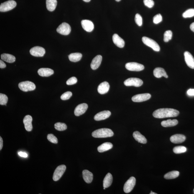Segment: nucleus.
Segmentation results:
<instances>
[{
	"mask_svg": "<svg viewBox=\"0 0 194 194\" xmlns=\"http://www.w3.org/2000/svg\"><path fill=\"white\" fill-rule=\"evenodd\" d=\"M153 73L154 76L157 78H160L163 76L164 77L166 78H168V76L166 72L163 68H156L154 70Z\"/></svg>",
	"mask_w": 194,
	"mask_h": 194,
	"instance_id": "23",
	"label": "nucleus"
},
{
	"mask_svg": "<svg viewBox=\"0 0 194 194\" xmlns=\"http://www.w3.org/2000/svg\"><path fill=\"white\" fill-rule=\"evenodd\" d=\"M135 23L138 26H141L143 25V18L139 14H137L135 15Z\"/></svg>",
	"mask_w": 194,
	"mask_h": 194,
	"instance_id": "39",
	"label": "nucleus"
},
{
	"mask_svg": "<svg viewBox=\"0 0 194 194\" xmlns=\"http://www.w3.org/2000/svg\"><path fill=\"white\" fill-rule=\"evenodd\" d=\"M54 127L56 130L59 131H63L67 129V126L66 124L58 122L55 124Z\"/></svg>",
	"mask_w": 194,
	"mask_h": 194,
	"instance_id": "34",
	"label": "nucleus"
},
{
	"mask_svg": "<svg viewBox=\"0 0 194 194\" xmlns=\"http://www.w3.org/2000/svg\"><path fill=\"white\" fill-rule=\"evenodd\" d=\"M180 112L176 109L171 108H161L153 112V116L156 118L174 117L178 116Z\"/></svg>",
	"mask_w": 194,
	"mask_h": 194,
	"instance_id": "1",
	"label": "nucleus"
},
{
	"mask_svg": "<svg viewBox=\"0 0 194 194\" xmlns=\"http://www.w3.org/2000/svg\"><path fill=\"white\" fill-rule=\"evenodd\" d=\"M83 180L87 183H91L93 179V175L91 172L87 170H83Z\"/></svg>",
	"mask_w": 194,
	"mask_h": 194,
	"instance_id": "25",
	"label": "nucleus"
},
{
	"mask_svg": "<svg viewBox=\"0 0 194 194\" xmlns=\"http://www.w3.org/2000/svg\"><path fill=\"white\" fill-rule=\"evenodd\" d=\"M71 30V26L68 23L66 22L62 23L56 29V31L58 33L64 35H69Z\"/></svg>",
	"mask_w": 194,
	"mask_h": 194,
	"instance_id": "7",
	"label": "nucleus"
},
{
	"mask_svg": "<svg viewBox=\"0 0 194 194\" xmlns=\"http://www.w3.org/2000/svg\"><path fill=\"white\" fill-rule=\"evenodd\" d=\"M109 88V85L108 82H104L98 87V91L100 94H104L108 93Z\"/></svg>",
	"mask_w": 194,
	"mask_h": 194,
	"instance_id": "19",
	"label": "nucleus"
},
{
	"mask_svg": "<svg viewBox=\"0 0 194 194\" xmlns=\"http://www.w3.org/2000/svg\"><path fill=\"white\" fill-rule=\"evenodd\" d=\"M162 17L161 14H159L156 15L153 18V22L155 24H158L162 21Z\"/></svg>",
	"mask_w": 194,
	"mask_h": 194,
	"instance_id": "41",
	"label": "nucleus"
},
{
	"mask_svg": "<svg viewBox=\"0 0 194 194\" xmlns=\"http://www.w3.org/2000/svg\"><path fill=\"white\" fill-rule=\"evenodd\" d=\"M81 23L83 29L88 32H91L94 29V24L91 21L83 20L81 21Z\"/></svg>",
	"mask_w": 194,
	"mask_h": 194,
	"instance_id": "15",
	"label": "nucleus"
},
{
	"mask_svg": "<svg viewBox=\"0 0 194 194\" xmlns=\"http://www.w3.org/2000/svg\"><path fill=\"white\" fill-rule=\"evenodd\" d=\"M66 165H61L57 167L53 174V180L54 181H57L59 180L66 171Z\"/></svg>",
	"mask_w": 194,
	"mask_h": 194,
	"instance_id": "9",
	"label": "nucleus"
},
{
	"mask_svg": "<svg viewBox=\"0 0 194 194\" xmlns=\"http://www.w3.org/2000/svg\"><path fill=\"white\" fill-rule=\"evenodd\" d=\"M1 59L9 63L14 62L16 61V58L12 55L4 53L1 55Z\"/></svg>",
	"mask_w": 194,
	"mask_h": 194,
	"instance_id": "30",
	"label": "nucleus"
},
{
	"mask_svg": "<svg viewBox=\"0 0 194 194\" xmlns=\"http://www.w3.org/2000/svg\"><path fill=\"white\" fill-rule=\"evenodd\" d=\"M102 57L100 55L95 56L92 61L91 64V67L92 69L96 70L99 67L101 64Z\"/></svg>",
	"mask_w": 194,
	"mask_h": 194,
	"instance_id": "20",
	"label": "nucleus"
},
{
	"mask_svg": "<svg viewBox=\"0 0 194 194\" xmlns=\"http://www.w3.org/2000/svg\"><path fill=\"white\" fill-rule=\"evenodd\" d=\"M6 65L5 63L2 61H1V60H0V68H6Z\"/></svg>",
	"mask_w": 194,
	"mask_h": 194,
	"instance_id": "46",
	"label": "nucleus"
},
{
	"mask_svg": "<svg viewBox=\"0 0 194 194\" xmlns=\"http://www.w3.org/2000/svg\"><path fill=\"white\" fill-rule=\"evenodd\" d=\"M47 9L50 11H53L56 9L57 1L56 0H46Z\"/></svg>",
	"mask_w": 194,
	"mask_h": 194,
	"instance_id": "28",
	"label": "nucleus"
},
{
	"mask_svg": "<svg viewBox=\"0 0 194 194\" xmlns=\"http://www.w3.org/2000/svg\"><path fill=\"white\" fill-rule=\"evenodd\" d=\"M150 194H157L156 193H155V192H151V193H150Z\"/></svg>",
	"mask_w": 194,
	"mask_h": 194,
	"instance_id": "50",
	"label": "nucleus"
},
{
	"mask_svg": "<svg viewBox=\"0 0 194 194\" xmlns=\"http://www.w3.org/2000/svg\"><path fill=\"white\" fill-rule=\"evenodd\" d=\"M143 3L146 6L149 8L153 7L154 5L153 0H143Z\"/></svg>",
	"mask_w": 194,
	"mask_h": 194,
	"instance_id": "43",
	"label": "nucleus"
},
{
	"mask_svg": "<svg viewBox=\"0 0 194 194\" xmlns=\"http://www.w3.org/2000/svg\"><path fill=\"white\" fill-rule=\"evenodd\" d=\"M111 113L108 110H105L97 114L94 116V119L96 121H100L108 118L111 115Z\"/></svg>",
	"mask_w": 194,
	"mask_h": 194,
	"instance_id": "16",
	"label": "nucleus"
},
{
	"mask_svg": "<svg viewBox=\"0 0 194 194\" xmlns=\"http://www.w3.org/2000/svg\"><path fill=\"white\" fill-rule=\"evenodd\" d=\"M30 53L33 56L36 57H42L46 53V51L44 48L41 46H35L31 48L30 51Z\"/></svg>",
	"mask_w": 194,
	"mask_h": 194,
	"instance_id": "11",
	"label": "nucleus"
},
{
	"mask_svg": "<svg viewBox=\"0 0 194 194\" xmlns=\"http://www.w3.org/2000/svg\"><path fill=\"white\" fill-rule=\"evenodd\" d=\"M135 182L136 180L135 177H130L127 181L125 182L123 190L125 193H130L133 190L135 185Z\"/></svg>",
	"mask_w": 194,
	"mask_h": 194,
	"instance_id": "10",
	"label": "nucleus"
},
{
	"mask_svg": "<svg viewBox=\"0 0 194 194\" xmlns=\"http://www.w3.org/2000/svg\"><path fill=\"white\" fill-rule=\"evenodd\" d=\"M113 182V177L111 174L108 173L105 177L103 180V187L107 188L111 185Z\"/></svg>",
	"mask_w": 194,
	"mask_h": 194,
	"instance_id": "29",
	"label": "nucleus"
},
{
	"mask_svg": "<svg viewBox=\"0 0 194 194\" xmlns=\"http://www.w3.org/2000/svg\"><path fill=\"white\" fill-rule=\"evenodd\" d=\"M180 175V172L177 171H173L169 172L165 174L164 178L166 180H172L177 178Z\"/></svg>",
	"mask_w": 194,
	"mask_h": 194,
	"instance_id": "32",
	"label": "nucleus"
},
{
	"mask_svg": "<svg viewBox=\"0 0 194 194\" xmlns=\"http://www.w3.org/2000/svg\"><path fill=\"white\" fill-rule=\"evenodd\" d=\"M105 188H105V187H104V190H105Z\"/></svg>",
	"mask_w": 194,
	"mask_h": 194,
	"instance_id": "52",
	"label": "nucleus"
},
{
	"mask_svg": "<svg viewBox=\"0 0 194 194\" xmlns=\"http://www.w3.org/2000/svg\"><path fill=\"white\" fill-rule=\"evenodd\" d=\"M151 98V95L150 93H142L135 95L132 98V101L135 102H141L147 101Z\"/></svg>",
	"mask_w": 194,
	"mask_h": 194,
	"instance_id": "12",
	"label": "nucleus"
},
{
	"mask_svg": "<svg viewBox=\"0 0 194 194\" xmlns=\"http://www.w3.org/2000/svg\"><path fill=\"white\" fill-rule=\"evenodd\" d=\"M33 118L30 115H27L25 117L23 120L25 127L27 131L30 132L33 129V125L32 124Z\"/></svg>",
	"mask_w": 194,
	"mask_h": 194,
	"instance_id": "17",
	"label": "nucleus"
},
{
	"mask_svg": "<svg viewBox=\"0 0 194 194\" xmlns=\"http://www.w3.org/2000/svg\"><path fill=\"white\" fill-rule=\"evenodd\" d=\"M81 53H73L68 56V58L70 61L74 62H76L80 61L82 57Z\"/></svg>",
	"mask_w": 194,
	"mask_h": 194,
	"instance_id": "31",
	"label": "nucleus"
},
{
	"mask_svg": "<svg viewBox=\"0 0 194 194\" xmlns=\"http://www.w3.org/2000/svg\"><path fill=\"white\" fill-rule=\"evenodd\" d=\"M95 138H106L113 136L114 133L110 129L104 128L95 130L92 134Z\"/></svg>",
	"mask_w": 194,
	"mask_h": 194,
	"instance_id": "2",
	"label": "nucleus"
},
{
	"mask_svg": "<svg viewBox=\"0 0 194 194\" xmlns=\"http://www.w3.org/2000/svg\"><path fill=\"white\" fill-rule=\"evenodd\" d=\"M133 135L135 139L138 143L143 144H146L147 143L146 138L140 132L137 131L134 132Z\"/></svg>",
	"mask_w": 194,
	"mask_h": 194,
	"instance_id": "24",
	"label": "nucleus"
},
{
	"mask_svg": "<svg viewBox=\"0 0 194 194\" xmlns=\"http://www.w3.org/2000/svg\"><path fill=\"white\" fill-rule=\"evenodd\" d=\"M113 41L114 43L117 46L120 48H123L124 47L125 42L120 37L118 34H114L113 36Z\"/></svg>",
	"mask_w": 194,
	"mask_h": 194,
	"instance_id": "21",
	"label": "nucleus"
},
{
	"mask_svg": "<svg viewBox=\"0 0 194 194\" xmlns=\"http://www.w3.org/2000/svg\"><path fill=\"white\" fill-rule=\"evenodd\" d=\"M194 16V9H190L187 10L183 13L184 18H190Z\"/></svg>",
	"mask_w": 194,
	"mask_h": 194,
	"instance_id": "36",
	"label": "nucleus"
},
{
	"mask_svg": "<svg viewBox=\"0 0 194 194\" xmlns=\"http://www.w3.org/2000/svg\"><path fill=\"white\" fill-rule=\"evenodd\" d=\"M125 67L127 69L132 71H140L144 69L143 65L136 62L127 63Z\"/></svg>",
	"mask_w": 194,
	"mask_h": 194,
	"instance_id": "8",
	"label": "nucleus"
},
{
	"mask_svg": "<svg viewBox=\"0 0 194 194\" xmlns=\"http://www.w3.org/2000/svg\"><path fill=\"white\" fill-rule=\"evenodd\" d=\"M88 107V105L86 103L81 104L78 105L75 110L74 114L76 116H79L85 113Z\"/></svg>",
	"mask_w": 194,
	"mask_h": 194,
	"instance_id": "13",
	"label": "nucleus"
},
{
	"mask_svg": "<svg viewBox=\"0 0 194 194\" xmlns=\"http://www.w3.org/2000/svg\"><path fill=\"white\" fill-rule=\"evenodd\" d=\"M113 145L110 143H105L100 145L98 148V150L99 153H103L111 149L112 148Z\"/></svg>",
	"mask_w": 194,
	"mask_h": 194,
	"instance_id": "26",
	"label": "nucleus"
},
{
	"mask_svg": "<svg viewBox=\"0 0 194 194\" xmlns=\"http://www.w3.org/2000/svg\"><path fill=\"white\" fill-rule=\"evenodd\" d=\"M18 154L20 156L23 157V158H27L28 157L27 153H24V152H20L19 153H18Z\"/></svg>",
	"mask_w": 194,
	"mask_h": 194,
	"instance_id": "45",
	"label": "nucleus"
},
{
	"mask_svg": "<svg viewBox=\"0 0 194 194\" xmlns=\"http://www.w3.org/2000/svg\"><path fill=\"white\" fill-rule=\"evenodd\" d=\"M186 140V137L185 135L181 134H176L172 135L170 138L172 143L175 144L180 143H183Z\"/></svg>",
	"mask_w": 194,
	"mask_h": 194,
	"instance_id": "18",
	"label": "nucleus"
},
{
	"mask_svg": "<svg viewBox=\"0 0 194 194\" xmlns=\"http://www.w3.org/2000/svg\"><path fill=\"white\" fill-rule=\"evenodd\" d=\"M173 36V33L170 30H168L165 32L164 33V41L165 42H168L172 39Z\"/></svg>",
	"mask_w": 194,
	"mask_h": 194,
	"instance_id": "35",
	"label": "nucleus"
},
{
	"mask_svg": "<svg viewBox=\"0 0 194 194\" xmlns=\"http://www.w3.org/2000/svg\"><path fill=\"white\" fill-rule=\"evenodd\" d=\"M187 151V148L183 146L175 147L173 148V149L174 153L176 154L185 153Z\"/></svg>",
	"mask_w": 194,
	"mask_h": 194,
	"instance_id": "33",
	"label": "nucleus"
},
{
	"mask_svg": "<svg viewBox=\"0 0 194 194\" xmlns=\"http://www.w3.org/2000/svg\"><path fill=\"white\" fill-rule=\"evenodd\" d=\"M117 1H120L121 0H115Z\"/></svg>",
	"mask_w": 194,
	"mask_h": 194,
	"instance_id": "51",
	"label": "nucleus"
},
{
	"mask_svg": "<svg viewBox=\"0 0 194 194\" xmlns=\"http://www.w3.org/2000/svg\"><path fill=\"white\" fill-rule=\"evenodd\" d=\"M17 3L13 0H10L1 3L0 6V11L1 12H6L11 10L16 7Z\"/></svg>",
	"mask_w": 194,
	"mask_h": 194,
	"instance_id": "5",
	"label": "nucleus"
},
{
	"mask_svg": "<svg viewBox=\"0 0 194 194\" xmlns=\"http://www.w3.org/2000/svg\"><path fill=\"white\" fill-rule=\"evenodd\" d=\"M143 84V82L140 78H130L125 80L124 84L127 86H133L139 87L141 86Z\"/></svg>",
	"mask_w": 194,
	"mask_h": 194,
	"instance_id": "6",
	"label": "nucleus"
},
{
	"mask_svg": "<svg viewBox=\"0 0 194 194\" xmlns=\"http://www.w3.org/2000/svg\"><path fill=\"white\" fill-rule=\"evenodd\" d=\"M178 122L177 119H168L161 122V125L164 127H168L175 126L178 125Z\"/></svg>",
	"mask_w": 194,
	"mask_h": 194,
	"instance_id": "27",
	"label": "nucleus"
},
{
	"mask_svg": "<svg viewBox=\"0 0 194 194\" xmlns=\"http://www.w3.org/2000/svg\"><path fill=\"white\" fill-rule=\"evenodd\" d=\"M72 95V93L70 91H67L63 93L61 97V99L63 100H66L69 99Z\"/></svg>",
	"mask_w": 194,
	"mask_h": 194,
	"instance_id": "40",
	"label": "nucleus"
},
{
	"mask_svg": "<svg viewBox=\"0 0 194 194\" xmlns=\"http://www.w3.org/2000/svg\"><path fill=\"white\" fill-rule=\"evenodd\" d=\"M8 100V97L6 95L1 93L0 94V104L6 105Z\"/></svg>",
	"mask_w": 194,
	"mask_h": 194,
	"instance_id": "37",
	"label": "nucleus"
},
{
	"mask_svg": "<svg viewBox=\"0 0 194 194\" xmlns=\"http://www.w3.org/2000/svg\"><path fill=\"white\" fill-rule=\"evenodd\" d=\"M190 30L194 32V22L192 23V24L190 25Z\"/></svg>",
	"mask_w": 194,
	"mask_h": 194,
	"instance_id": "48",
	"label": "nucleus"
},
{
	"mask_svg": "<svg viewBox=\"0 0 194 194\" xmlns=\"http://www.w3.org/2000/svg\"><path fill=\"white\" fill-rule=\"evenodd\" d=\"M3 146V140L1 137H0V150H1Z\"/></svg>",
	"mask_w": 194,
	"mask_h": 194,
	"instance_id": "47",
	"label": "nucleus"
},
{
	"mask_svg": "<svg viewBox=\"0 0 194 194\" xmlns=\"http://www.w3.org/2000/svg\"><path fill=\"white\" fill-rule=\"evenodd\" d=\"M83 1H85V2H90V1H91V0H83Z\"/></svg>",
	"mask_w": 194,
	"mask_h": 194,
	"instance_id": "49",
	"label": "nucleus"
},
{
	"mask_svg": "<svg viewBox=\"0 0 194 194\" xmlns=\"http://www.w3.org/2000/svg\"><path fill=\"white\" fill-rule=\"evenodd\" d=\"M53 69L48 68H41L38 70V73L42 77H48L54 74Z\"/></svg>",
	"mask_w": 194,
	"mask_h": 194,
	"instance_id": "22",
	"label": "nucleus"
},
{
	"mask_svg": "<svg viewBox=\"0 0 194 194\" xmlns=\"http://www.w3.org/2000/svg\"><path fill=\"white\" fill-rule=\"evenodd\" d=\"M48 140H49L51 143L56 144L58 143V140L57 138H56L54 135L52 134H48L47 135Z\"/></svg>",
	"mask_w": 194,
	"mask_h": 194,
	"instance_id": "38",
	"label": "nucleus"
},
{
	"mask_svg": "<svg viewBox=\"0 0 194 194\" xmlns=\"http://www.w3.org/2000/svg\"><path fill=\"white\" fill-rule=\"evenodd\" d=\"M187 93L189 96H194V89H190L187 91Z\"/></svg>",
	"mask_w": 194,
	"mask_h": 194,
	"instance_id": "44",
	"label": "nucleus"
},
{
	"mask_svg": "<svg viewBox=\"0 0 194 194\" xmlns=\"http://www.w3.org/2000/svg\"><path fill=\"white\" fill-rule=\"evenodd\" d=\"M142 41L146 46L151 48L153 51H160V47L158 43L154 40L150 38L144 36L142 38Z\"/></svg>",
	"mask_w": 194,
	"mask_h": 194,
	"instance_id": "3",
	"label": "nucleus"
},
{
	"mask_svg": "<svg viewBox=\"0 0 194 194\" xmlns=\"http://www.w3.org/2000/svg\"><path fill=\"white\" fill-rule=\"evenodd\" d=\"M18 87L22 91L24 92L33 91L36 88L34 83L29 81L21 82L18 84Z\"/></svg>",
	"mask_w": 194,
	"mask_h": 194,
	"instance_id": "4",
	"label": "nucleus"
},
{
	"mask_svg": "<svg viewBox=\"0 0 194 194\" xmlns=\"http://www.w3.org/2000/svg\"><path fill=\"white\" fill-rule=\"evenodd\" d=\"M185 62L189 67L194 69V58L192 55L188 51H185L184 53Z\"/></svg>",
	"mask_w": 194,
	"mask_h": 194,
	"instance_id": "14",
	"label": "nucleus"
},
{
	"mask_svg": "<svg viewBox=\"0 0 194 194\" xmlns=\"http://www.w3.org/2000/svg\"><path fill=\"white\" fill-rule=\"evenodd\" d=\"M77 82V80L76 77H73L67 81L66 83L68 85H71L76 84Z\"/></svg>",
	"mask_w": 194,
	"mask_h": 194,
	"instance_id": "42",
	"label": "nucleus"
},
{
	"mask_svg": "<svg viewBox=\"0 0 194 194\" xmlns=\"http://www.w3.org/2000/svg\"><path fill=\"white\" fill-rule=\"evenodd\" d=\"M193 193H194V190H193Z\"/></svg>",
	"mask_w": 194,
	"mask_h": 194,
	"instance_id": "53",
	"label": "nucleus"
}]
</instances>
